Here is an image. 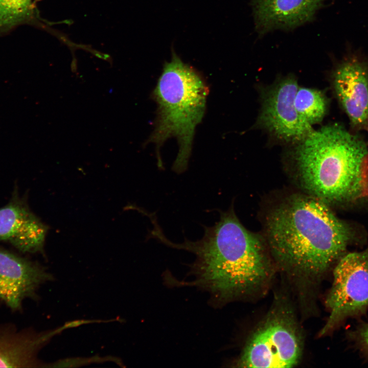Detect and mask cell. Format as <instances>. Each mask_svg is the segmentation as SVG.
I'll return each mask as SVG.
<instances>
[{"instance_id":"6da1fadb","label":"cell","mask_w":368,"mask_h":368,"mask_svg":"<svg viewBox=\"0 0 368 368\" xmlns=\"http://www.w3.org/2000/svg\"><path fill=\"white\" fill-rule=\"evenodd\" d=\"M266 233L278 264L306 281L322 277L345 254L353 238L350 227L310 195L294 194L275 205L267 216Z\"/></svg>"},{"instance_id":"7a4b0ae2","label":"cell","mask_w":368,"mask_h":368,"mask_svg":"<svg viewBox=\"0 0 368 368\" xmlns=\"http://www.w3.org/2000/svg\"><path fill=\"white\" fill-rule=\"evenodd\" d=\"M159 241L172 248L194 254L192 270L197 286L216 299L229 300L252 293L267 284L272 268L265 242L247 229L232 209L220 213V219L204 226L202 238L174 243L164 234Z\"/></svg>"},{"instance_id":"3957f363","label":"cell","mask_w":368,"mask_h":368,"mask_svg":"<svg viewBox=\"0 0 368 368\" xmlns=\"http://www.w3.org/2000/svg\"><path fill=\"white\" fill-rule=\"evenodd\" d=\"M294 159L303 187L328 204L368 197V148L359 136L334 123L298 142Z\"/></svg>"},{"instance_id":"277c9868","label":"cell","mask_w":368,"mask_h":368,"mask_svg":"<svg viewBox=\"0 0 368 368\" xmlns=\"http://www.w3.org/2000/svg\"><path fill=\"white\" fill-rule=\"evenodd\" d=\"M209 92L201 75L173 53L152 93L156 116L154 129L145 143L155 145L159 168H163L161 147L168 139L175 137L178 151L172 170L180 174L187 169L195 129L203 118Z\"/></svg>"},{"instance_id":"5b68a950","label":"cell","mask_w":368,"mask_h":368,"mask_svg":"<svg viewBox=\"0 0 368 368\" xmlns=\"http://www.w3.org/2000/svg\"><path fill=\"white\" fill-rule=\"evenodd\" d=\"M303 338L286 303L273 307L246 342L236 364L241 367H291L301 359Z\"/></svg>"},{"instance_id":"8992f818","label":"cell","mask_w":368,"mask_h":368,"mask_svg":"<svg viewBox=\"0 0 368 368\" xmlns=\"http://www.w3.org/2000/svg\"><path fill=\"white\" fill-rule=\"evenodd\" d=\"M325 304L329 316L320 332L321 336L331 333L346 319L367 311L368 248L344 254L336 262Z\"/></svg>"},{"instance_id":"52a82bcc","label":"cell","mask_w":368,"mask_h":368,"mask_svg":"<svg viewBox=\"0 0 368 368\" xmlns=\"http://www.w3.org/2000/svg\"><path fill=\"white\" fill-rule=\"evenodd\" d=\"M298 88L297 81L292 77L278 83L266 95L259 118L263 127L286 142H299L313 130L295 107Z\"/></svg>"},{"instance_id":"ba28073f","label":"cell","mask_w":368,"mask_h":368,"mask_svg":"<svg viewBox=\"0 0 368 368\" xmlns=\"http://www.w3.org/2000/svg\"><path fill=\"white\" fill-rule=\"evenodd\" d=\"M54 279L39 263L0 250V300L12 311H19L27 298L37 300L41 285Z\"/></svg>"},{"instance_id":"9c48e42d","label":"cell","mask_w":368,"mask_h":368,"mask_svg":"<svg viewBox=\"0 0 368 368\" xmlns=\"http://www.w3.org/2000/svg\"><path fill=\"white\" fill-rule=\"evenodd\" d=\"M326 0H252L259 37L275 31H290L315 19Z\"/></svg>"},{"instance_id":"30bf717a","label":"cell","mask_w":368,"mask_h":368,"mask_svg":"<svg viewBox=\"0 0 368 368\" xmlns=\"http://www.w3.org/2000/svg\"><path fill=\"white\" fill-rule=\"evenodd\" d=\"M333 86L352 127L361 129L368 122V68L356 58L340 63L333 75Z\"/></svg>"},{"instance_id":"8fae6325","label":"cell","mask_w":368,"mask_h":368,"mask_svg":"<svg viewBox=\"0 0 368 368\" xmlns=\"http://www.w3.org/2000/svg\"><path fill=\"white\" fill-rule=\"evenodd\" d=\"M48 229L24 204L12 202L0 209V240L22 252L43 254Z\"/></svg>"},{"instance_id":"7c38bea8","label":"cell","mask_w":368,"mask_h":368,"mask_svg":"<svg viewBox=\"0 0 368 368\" xmlns=\"http://www.w3.org/2000/svg\"><path fill=\"white\" fill-rule=\"evenodd\" d=\"M56 334V329L37 332L0 325V367H44L38 353Z\"/></svg>"},{"instance_id":"4fadbf2b","label":"cell","mask_w":368,"mask_h":368,"mask_svg":"<svg viewBox=\"0 0 368 368\" xmlns=\"http://www.w3.org/2000/svg\"><path fill=\"white\" fill-rule=\"evenodd\" d=\"M33 0H0V34L22 25L43 26Z\"/></svg>"},{"instance_id":"5bb4252c","label":"cell","mask_w":368,"mask_h":368,"mask_svg":"<svg viewBox=\"0 0 368 368\" xmlns=\"http://www.w3.org/2000/svg\"><path fill=\"white\" fill-rule=\"evenodd\" d=\"M327 100L320 90L298 87L294 98V106L300 116L308 124L322 121L327 110Z\"/></svg>"},{"instance_id":"9a60e30c","label":"cell","mask_w":368,"mask_h":368,"mask_svg":"<svg viewBox=\"0 0 368 368\" xmlns=\"http://www.w3.org/2000/svg\"><path fill=\"white\" fill-rule=\"evenodd\" d=\"M73 358L59 360L52 364H48L45 367H77L91 363L93 362H103L107 361H112L119 363V359L114 357H100L95 356L89 358Z\"/></svg>"},{"instance_id":"2e32d148","label":"cell","mask_w":368,"mask_h":368,"mask_svg":"<svg viewBox=\"0 0 368 368\" xmlns=\"http://www.w3.org/2000/svg\"><path fill=\"white\" fill-rule=\"evenodd\" d=\"M356 347L368 357V323H363L350 334Z\"/></svg>"},{"instance_id":"e0dca14e","label":"cell","mask_w":368,"mask_h":368,"mask_svg":"<svg viewBox=\"0 0 368 368\" xmlns=\"http://www.w3.org/2000/svg\"><path fill=\"white\" fill-rule=\"evenodd\" d=\"M119 320V319H112L108 320H101V319H77L72 321H68L65 322L62 326L58 328V329L60 333L63 331L64 330L67 329L76 328L85 324H89L93 323H108L111 321H114Z\"/></svg>"},{"instance_id":"ac0fdd59","label":"cell","mask_w":368,"mask_h":368,"mask_svg":"<svg viewBox=\"0 0 368 368\" xmlns=\"http://www.w3.org/2000/svg\"><path fill=\"white\" fill-rule=\"evenodd\" d=\"M366 127H367V131H368V122H367V125H366Z\"/></svg>"}]
</instances>
